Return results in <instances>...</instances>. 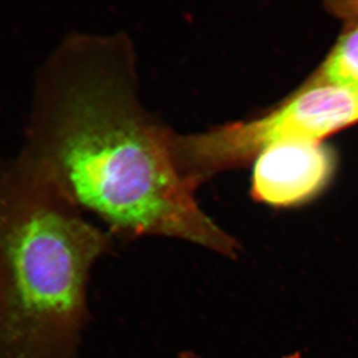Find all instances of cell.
<instances>
[{"mask_svg": "<svg viewBox=\"0 0 358 358\" xmlns=\"http://www.w3.org/2000/svg\"><path fill=\"white\" fill-rule=\"evenodd\" d=\"M358 122V85H315L287 105L254 121L192 134H171V152L192 189L214 174L246 164L266 148L288 141H320Z\"/></svg>", "mask_w": 358, "mask_h": 358, "instance_id": "obj_3", "label": "cell"}, {"mask_svg": "<svg viewBox=\"0 0 358 358\" xmlns=\"http://www.w3.org/2000/svg\"><path fill=\"white\" fill-rule=\"evenodd\" d=\"M334 10L345 15L358 16V2H343L334 3Z\"/></svg>", "mask_w": 358, "mask_h": 358, "instance_id": "obj_6", "label": "cell"}, {"mask_svg": "<svg viewBox=\"0 0 358 358\" xmlns=\"http://www.w3.org/2000/svg\"><path fill=\"white\" fill-rule=\"evenodd\" d=\"M180 358H200V357H199V355H192V353H190V355H182V357H181Z\"/></svg>", "mask_w": 358, "mask_h": 358, "instance_id": "obj_7", "label": "cell"}, {"mask_svg": "<svg viewBox=\"0 0 358 358\" xmlns=\"http://www.w3.org/2000/svg\"><path fill=\"white\" fill-rule=\"evenodd\" d=\"M171 133L141 102L128 39L74 35L40 66L13 160L115 234L173 238L235 258L239 245L176 171Z\"/></svg>", "mask_w": 358, "mask_h": 358, "instance_id": "obj_1", "label": "cell"}, {"mask_svg": "<svg viewBox=\"0 0 358 358\" xmlns=\"http://www.w3.org/2000/svg\"><path fill=\"white\" fill-rule=\"evenodd\" d=\"M331 169V155L320 141L278 143L257 157L252 192L275 206L299 203L324 185Z\"/></svg>", "mask_w": 358, "mask_h": 358, "instance_id": "obj_4", "label": "cell"}, {"mask_svg": "<svg viewBox=\"0 0 358 358\" xmlns=\"http://www.w3.org/2000/svg\"><path fill=\"white\" fill-rule=\"evenodd\" d=\"M110 247L72 200L0 159V358H78L90 273Z\"/></svg>", "mask_w": 358, "mask_h": 358, "instance_id": "obj_2", "label": "cell"}, {"mask_svg": "<svg viewBox=\"0 0 358 358\" xmlns=\"http://www.w3.org/2000/svg\"><path fill=\"white\" fill-rule=\"evenodd\" d=\"M285 358H301V357L299 353H294V355H289V357Z\"/></svg>", "mask_w": 358, "mask_h": 358, "instance_id": "obj_8", "label": "cell"}, {"mask_svg": "<svg viewBox=\"0 0 358 358\" xmlns=\"http://www.w3.org/2000/svg\"><path fill=\"white\" fill-rule=\"evenodd\" d=\"M315 85H358V25L343 35L322 66Z\"/></svg>", "mask_w": 358, "mask_h": 358, "instance_id": "obj_5", "label": "cell"}]
</instances>
